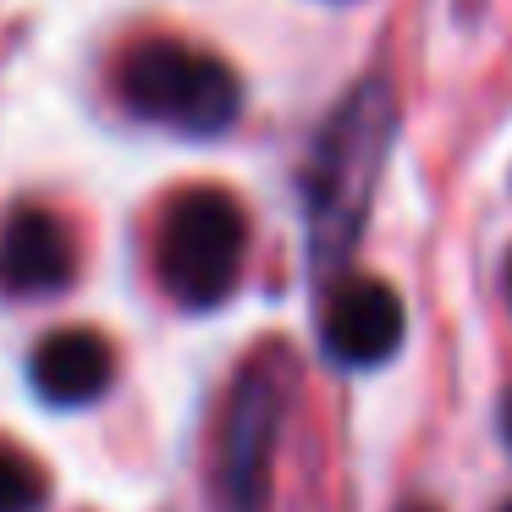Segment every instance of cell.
Wrapping results in <instances>:
<instances>
[{"mask_svg":"<svg viewBox=\"0 0 512 512\" xmlns=\"http://www.w3.org/2000/svg\"><path fill=\"white\" fill-rule=\"evenodd\" d=\"M507 441H512V402H507Z\"/></svg>","mask_w":512,"mask_h":512,"instance_id":"obj_9","label":"cell"},{"mask_svg":"<svg viewBox=\"0 0 512 512\" xmlns=\"http://www.w3.org/2000/svg\"><path fill=\"white\" fill-rule=\"evenodd\" d=\"M292 369L287 353H259L243 369L232 402H226V430H221V490L232 512H259L270 490V452L281 435V413H287Z\"/></svg>","mask_w":512,"mask_h":512,"instance_id":"obj_4","label":"cell"},{"mask_svg":"<svg viewBox=\"0 0 512 512\" xmlns=\"http://www.w3.org/2000/svg\"><path fill=\"white\" fill-rule=\"evenodd\" d=\"M408 512H430V507H408Z\"/></svg>","mask_w":512,"mask_h":512,"instance_id":"obj_10","label":"cell"},{"mask_svg":"<svg viewBox=\"0 0 512 512\" xmlns=\"http://www.w3.org/2000/svg\"><path fill=\"white\" fill-rule=\"evenodd\" d=\"M507 512H512V507H507Z\"/></svg>","mask_w":512,"mask_h":512,"instance_id":"obj_11","label":"cell"},{"mask_svg":"<svg viewBox=\"0 0 512 512\" xmlns=\"http://www.w3.org/2000/svg\"><path fill=\"white\" fill-rule=\"evenodd\" d=\"M78 270V243H72V226L56 210H23L6 215L0 226V287L17 292V298H45L61 292Z\"/></svg>","mask_w":512,"mask_h":512,"instance_id":"obj_6","label":"cell"},{"mask_svg":"<svg viewBox=\"0 0 512 512\" xmlns=\"http://www.w3.org/2000/svg\"><path fill=\"white\" fill-rule=\"evenodd\" d=\"M28 380H34V391L45 402H56V408H83V402H94V397L111 391L116 353H111V342H105L100 331L72 325V331H56V336H45V342L34 347Z\"/></svg>","mask_w":512,"mask_h":512,"instance_id":"obj_7","label":"cell"},{"mask_svg":"<svg viewBox=\"0 0 512 512\" xmlns=\"http://www.w3.org/2000/svg\"><path fill=\"white\" fill-rule=\"evenodd\" d=\"M402 331H408L402 298L375 276H347V281H336V292L325 298V320H320L325 353L347 369L386 364L402 347Z\"/></svg>","mask_w":512,"mask_h":512,"instance_id":"obj_5","label":"cell"},{"mask_svg":"<svg viewBox=\"0 0 512 512\" xmlns=\"http://www.w3.org/2000/svg\"><path fill=\"white\" fill-rule=\"evenodd\" d=\"M391 133H397V100L386 83H358L331 122L320 127V144L309 160V243L314 265H342L358 243L369 215V193L386 166Z\"/></svg>","mask_w":512,"mask_h":512,"instance_id":"obj_1","label":"cell"},{"mask_svg":"<svg viewBox=\"0 0 512 512\" xmlns=\"http://www.w3.org/2000/svg\"><path fill=\"white\" fill-rule=\"evenodd\" d=\"M50 496L45 474L28 452L17 446H0V512H39Z\"/></svg>","mask_w":512,"mask_h":512,"instance_id":"obj_8","label":"cell"},{"mask_svg":"<svg viewBox=\"0 0 512 512\" xmlns=\"http://www.w3.org/2000/svg\"><path fill=\"white\" fill-rule=\"evenodd\" d=\"M116 94L149 127L182 138H215L243 111V83L221 56L182 39H144L116 61Z\"/></svg>","mask_w":512,"mask_h":512,"instance_id":"obj_2","label":"cell"},{"mask_svg":"<svg viewBox=\"0 0 512 512\" xmlns=\"http://www.w3.org/2000/svg\"><path fill=\"white\" fill-rule=\"evenodd\" d=\"M248 254V221L232 193L221 188H188L160 215V281L182 309H215L237 292Z\"/></svg>","mask_w":512,"mask_h":512,"instance_id":"obj_3","label":"cell"}]
</instances>
